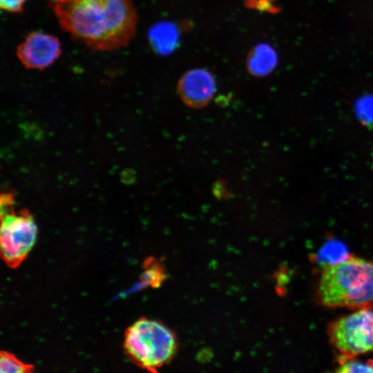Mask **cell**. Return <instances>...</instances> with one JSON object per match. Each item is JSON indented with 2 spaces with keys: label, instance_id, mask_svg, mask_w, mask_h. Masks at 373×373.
<instances>
[{
  "label": "cell",
  "instance_id": "cell-13",
  "mask_svg": "<svg viewBox=\"0 0 373 373\" xmlns=\"http://www.w3.org/2000/svg\"><path fill=\"white\" fill-rule=\"evenodd\" d=\"M26 0H0L1 9L8 12H19Z\"/></svg>",
  "mask_w": 373,
  "mask_h": 373
},
{
  "label": "cell",
  "instance_id": "cell-8",
  "mask_svg": "<svg viewBox=\"0 0 373 373\" xmlns=\"http://www.w3.org/2000/svg\"><path fill=\"white\" fill-rule=\"evenodd\" d=\"M277 62L278 57L274 49L267 44H260L249 52L246 66L250 74L262 77L271 73Z\"/></svg>",
  "mask_w": 373,
  "mask_h": 373
},
{
  "label": "cell",
  "instance_id": "cell-12",
  "mask_svg": "<svg viewBox=\"0 0 373 373\" xmlns=\"http://www.w3.org/2000/svg\"><path fill=\"white\" fill-rule=\"evenodd\" d=\"M33 370V366L19 360L8 352H1L0 356V372L1 373H27Z\"/></svg>",
  "mask_w": 373,
  "mask_h": 373
},
{
  "label": "cell",
  "instance_id": "cell-11",
  "mask_svg": "<svg viewBox=\"0 0 373 373\" xmlns=\"http://www.w3.org/2000/svg\"><path fill=\"white\" fill-rule=\"evenodd\" d=\"M337 367L336 372H373V361L364 362L354 358V356L341 354L338 358Z\"/></svg>",
  "mask_w": 373,
  "mask_h": 373
},
{
  "label": "cell",
  "instance_id": "cell-10",
  "mask_svg": "<svg viewBox=\"0 0 373 373\" xmlns=\"http://www.w3.org/2000/svg\"><path fill=\"white\" fill-rule=\"evenodd\" d=\"M349 256L345 246L338 242L331 241L323 247L318 258L323 267H325L343 261Z\"/></svg>",
  "mask_w": 373,
  "mask_h": 373
},
{
  "label": "cell",
  "instance_id": "cell-7",
  "mask_svg": "<svg viewBox=\"0 0 373 373\" xmlns=\"http://www.w3.org/2000/svg\"><path fill=\"white\" fill-rule=\"evenodd\" d=\"M178 91L182 102L188 106L200 108L212 99L216 92V82L208 70L191 69L180 79Z\"/></svg>",
  "mask_w": 373,
  "mask_h": 373
},
{
  "label": "cell",
  "instance_id": "cell-5",
  "mask_svg": "<svg viewBox=\"0 0 373 373\" xmlns=\"http://www.w3.org/2000/svg\"><path fill=\"white\" fill-rule=\"evenodd\" d=\"M333 346L341 354L356 356L373 352V311L358 309L333 321L327 329Z\"/></svg>",
  "mask_w": 373,
  "mask_h": 373
},
{
  "label": "cell",
  "instance_id": "cell-6",
  "mask_svg": "<svg viewBox=\"0 0 373 373\" xmlns=\"http://www.w3.org/2000/svg\"><path fill=\"white\" fill-rule=\"evenodd\" d=\"M61 52L60 43L55 37L33 32L18 46L17 55L26 68L44 69L59 57Z\"/></svg>",
  "mask_w": 373,
  "mask_h": 373
},
{
  "label": "cell",
  "instance_id": "cell-2",
  "mask_svg": "<svg viewBox=\"0 0 373 373\" xmlns=\"http://www.w3.org/2000/svg\"><path fill=\"white\" fill-rule=\"evenodd\" d=\"M321 303L358 309L373 304V260L349 256L323 267L318 285Z\"/></svg>",
  "mask_w": 373,
  "mask_h": 373
},
{
  "label": "cell",
  "instance_id": "cell-9",
  "mask_svg": "<svg viewBox=\"0 0 373 373\" xmlns=\"http://www.w3.org/2000/svg\"><path fill=\"white\" fill-rule=\"evenodd\" d=\"M149 37L151 46L160 54L172 52L178 42L177 28L167 22L160 23L152 27Z\"/></svg>",
  "mask_w": 373,
  "mask_h": 373
},
{
  "label": "cell",
  "instance_id": "cell-14",
  "mask_svg": "<svg viewBox=\"0 0 373 373\" xmlns=\"http://www.w3.org/2000/svg\"><path fill=\"white\" fill-rule=\"evenodd\" d=\"M52 2H55V1H59V0H51Z\"/></svg>",
  "mask_w": 373,
  "mask_h": 373
},
{
  "label": "cell",
  "instance_id": "cell-1",
  "mask_svg": "<svg viewBox=\"0 0 373 373\" xmlns=\"http://www.w3.org/2000/svg\"><path fill=\"white\" fill-rule=\"evenodd\" d=\"M53 10L60 26L98 50L127 45L135 35L137 14L131 0H59Z\"/></svg>",
  "mask_w": 373,
  "mask_h": 373
},
{
  "label": "cell",
  "instance_id": "cell-3",
  "mask_svg": "<svg viewBox=\"0 0 373 373\" xmlns=\"http://www.w3.org/2000/svg\"><path fill=\"white\" fill-rule=\"evenodd\" d=\"M178 346L175 333L153 319H138L124 334V348L128 356L139 367L153 372L171 361Z\"/></svg>",
  "mask_w": 373,
  "mask_h": 373
},
{
  "label": "cell",
  "instance_id": "cell-4",
  "mask_svg": "<svg viewBox=\"0 0 373 373\" xmlns=\"http://www.w3.org/2000/svg\"><path fill=\"white\" fill-rule=\"evenodd\" d=\"M0 233L1 256L11 268L19 267L34 247L37 227L32 216L22 209L15 213L11 209L1 207Z\"/></svg>",
  "mask_w": 373,
  "mask_h": 373
}]
</instances>
